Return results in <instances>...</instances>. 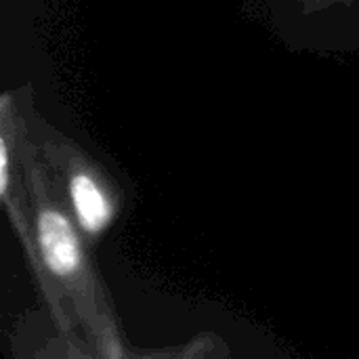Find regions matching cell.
Returning a JSON list of instances; mask_svg holds the SVG:
<instances>
[{"mask_svg": "<svg viewBox=\"0 0 359 359\" xmlns=\"http://www.w3.org/2000/svg\"><path fill=\"white\" fill-rule=\"evenodd\" d=\"M17 154L32 204L34 229L42 263L65 297L93 358L124 359L135 355L124 337L116 303L90 259V244L80 231L74 215L59 198L48 170L27 133L21 103L17 124Z\"/></svg>", "mask_w": 359, "mask_h": 359, "instance_id": "cell-1", "label": "cell"}, {"mask_svg": "<svg viewBox=\"0 0 359 359\" xmlns=\"http://www.w3.org/2000/svg\"><path fill=\"white\" fill-rule=\"evenodd\" d=\"M17 124H19V99L15 90H6L0 99V202L11 229L23 250L29 273L40 290V297L50 313L53 326L61 339L76 351V355H93L80 328L72 316V309L48 276L36 240L32 204L23 179V168L17 154Z\"/></svg>", "mask_w": 359, "mask_h": 359, "instance_id": "cell-3", "label": "cell"}, {"mask_svg": "<svg viewBox=\"0 0 359 359\" xmlns=\"http://www.w3.org/2000/svg\"><path fill=\"white\" fill-rule=\"evenodd\" d=\"M303 11L311 13V11H322V8H328L332 6V0H299Z\"/></svg>", "mask_w": 359, "mask_h": 359, "instance_id": "cell-4", "label": "cell"}, {"mask_svg": "<svg viewBox=\"0 0 359 359\" xmlns=\"http://www.w3.org/2000/svg\"><path fill=\"white\" fill-rule=\"evenodd\" d=\"M334 4H353V6H359V0H332V6Z\"/></svg>", "mask_w": 359, "mask_h": 359, "instance_id": "cell-5", "label": "cell"}, {"mask_svg": "<svg viewBox=\"0 0 359 359\" xmlns=\"http://www.w3.org/2000/svg\"><path fill=\"white\" fill-rule=\"evenodd\" d=\"M17 95L27 122V133L59 198L74 215L88 244H99L122 215V187L95 156L34 109L29 86L19 88Z\"/></svg>", "mask_w": 359, "mask_h": 359, "instance_id": "cell-2", "label": "cell"}]
</instances>
